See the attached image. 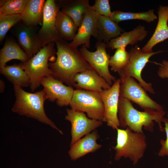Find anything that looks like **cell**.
<instances>
[{"label": "cell", "mask_w": 168, "mask_h": 168, "mask_svg": "<svg viewBox=\"0 0 168 168\" xmlns=\"http://www.w3.org/2000/svg\"><path fill=\"white\" fill-rule=\"evenodd\" d=\"M120 83V78L117 79L110 89L100 93L104 107L103 122L113 129L120 127L118 114Z\"/></svg>", "instance_id": "12"}, {"label": "cell", "mask_w": 168, "mask_h": 168, "mask_svg": "<svg viewBox=\"0 0 168 168\" xmlns=\"http://www.w3.org/2000/svg\"><path fill=\"white\" fill-rule=\"evenodd\" d=\"M163 51L145 52L140 47L136 45L132 48L128 52L129 58L127 65L118 72L120 78L131 77L136 79L139 84L147 91L152 94L155 92L151 83H147L142 78L141 74L142 70L150 58L156 54Z\"/></svg>", "instance_id": "7"}, {"label": "cell", "mask_w": 168, "mask_h": 168, "mask_svg": "<svg viewBox=\"0 0 168 168\" xmlns=\"http://www.w3.org/2000/svg\"><path fill=\"white\" fill-rule=\"evenodd\" d=\"M14 35L18 44L27 54L29 59L41 49L39 43L35 27L27 26L22 23L16 26Z\"/></svg>", "instance_id": "14"}, {"label": "cell", "mask_w": 168, "mask_h": 168, "mask_svg": "<svg viewBox=\"0 0 168 168\" xmlns=\"http://www.w3.org/2000/svg\"><path fill=\"white\" fill-rule=\"evenodd\" d=\"M108 17L117 23L121 21L130 20H142L149 23L158 19L154 13V10L151 9L147 12H141L115 11L112 12L111 15Z\"/></svg>", "instance_id": "26"}, {"label": "cell", "mask_w": 168, "mask_h": 168, "mask_svg": "<svg viewBox=\"0 0 168 168\" xmlns=\"http://www.w3.org/2000/svg\"><path fill=\"white\" fill-rule=\"evenodd\" d=\"M66 110L67 114L65 119L71 124L70 146L103 124L102 121L91 119L84 112L71 109Z\"/></svg>", "instance_id": "11"}, {"label": "cell", "mask_w": 168, "mask_h": 168, "mask_svg": "<svg viewBox=\"0 0 168 168\" xmlns=\"http://www.w3.org/2000/svg\"><path fill=\"white\" fill-rule=\"evenodd\" d=\"M58 2L59 4H57L61 8V11L73 20L78 30L84 15L91 8L89 0H60Z\"/></svg>", "instance_id": "21"}, {"label": "cell", "mask_w": 168, "mask_h": 168, "mask_svg": "<svg viewBox=\"0 0 168 168\" xmlns=\"http://www.w3.org/2000/svg\"><path fill=\"white\" fill-rule=\"evenodd\" d=\"M5 86L4 82L1 79L0 80V92L3 93L4 90Z\"/></svg>", "instance_id": "33"}, {"label": "cell", "mask_w": 168, "mask_h": 168, "mask_svg": "<svg viewBox=\"0 0 168 168\" xmlns=\"http://www.w3.org/2000/svg\"><path fill=\"white\" fill-rule=\"evenodd\" d=\"M119 97L138 105L144 110H163V107L153 100L146 91L131 77L120 78Z\"/></svg>", "instance_id": "8"}, {"label": "cell", "mask_w": 168, "mask_h": 168, "mask_svg": "<svg viewBox=\"0 0 168 168\" xmlns=\"http://www.w3.org/2000/svg\"><path fill=\"white\" fill-rule=\"evenodd\" d=\"M60 7L54 0H47L44 5L42 26L37 33L38 40L42 48L49 43L62 38L55 27L57 13Z\"/></svg>", "instance_id": "10"}, {"label": "cell", "mask_w": 168, "mask_h": 168, "mask_svg": "<svg viewBox=\"0 0 168 168\" xmlns=\"http://www.w3.org/2000/svg\"><path fill=\"white\" fill-rule=\"evenodd\" d=\"M99 137L97 130H95L70 146L68 154L71 160L75 161L101 148L102 145L97 142Z\"/></svg>", "instance_id": "17"}, {"label": "cell", "mask_w": 168, "mask_h": 168, "mask_svg": "<svg viewBox=\"0 0 168 168\" xmlns=\"http://www.w3.org/2000/svg\"><path fill=\"white\" fill-rule=\"evenodd\" d=\"M118 114L120 127H128L133 131L143 133L142 128L151 132L154 131V121L157 122L161 132L164 131L161 122L166 112L151 110L140 111L136 109L131 102L119 97Z\"/></svg>", "instance_id": "2"}, {"label": "cell", "mask_w": 168, "mask_h": 168, "mask_svg": "<svg viewBox=\"0 0 168 168\" xmlns=\"http://www.w3.org/2000/svg\"><path fill=\"white\" fill-rule=\"evenodd\" d=\"M55 44L54 42L49 43L27 61L20 64L30 78V88L32 91L40 86L42 78L52 75L49 61L52 59L54 61L56 59Z\"/></svg>", "instance_id": "5"}, {"label": "cell", "mask_w": 168, "mask_h": 168, "mask_svg": "<svg viewBox=\"0 0 168 168\" xmlns=\"http://www.w3.org/2000/svg\"><path fill=\"white\" fill-rule=\"evenodd\" d=\"M129 58V53L125 49H116L114 54L110 57L109 65L112 71L118 72L127 65Z\"/></svg>", "instance_id": "28"}, {"label": "cell", "mask_w": 168, "mask_h": 168, "mask_svg": "<svg viewBox=\"0 0 168 168\" xmlns=\"http://www.w3.org/2000/svg\"><path fill=\"white\" fill-rule=\"evenodd\" d=\"M29 58L18 43L12 39L6 40L0 50V68L5 66L11 60L17 59L21 63L27 61Z\"/></svg>", "instance_id": "23"}, {"label": "cell", "mask_w": 168, "mask_h": 168, "mask_svg": "<svg viewBox=\"0 0 168 168\" xmlns=\"http://www.w3.org/2000/svg\"><path fill=\"white\" fill-rule=\"evenodd\" d=\"M91 7L99 16L109 17L112 12L108 0H96Z\"/></svg>", "instance_id": "30"}, {"label": "cell", "mask_w": 168, "mask_h": 168, "mask_svg": "<svg viewBox=\"0 0 168 168\" xmlns=\"http://www.w3.org/2000/svg\"><path fill=\"white\" fill-rule=\"evenodd\" d=\"M28 0H3L0 1V16L21 14Z\"/></svg>", "instance_id": "27"}, {"label": "cell", "mask_w": 168, "mask_h": 168, "mask_svg": "<svg viewBox=\"0 0 168 168\" xmlns=\"http://www.w3.org/2000/svg\"><path fill=\"white\" fill-rule=\"evenodd\" d=\"M148 33L145 27L140 25L131 31H124L119 36L111 39L107 44V47L112 49H125L128 44L133 46L143 40Z\"/></svg>", "instance_id": "20"}, {"label": "cell", "mask_w": 168, "mask_h": 168, "mask_svg": "<svg viewBox=\"0 0 168 168\" xmlns=\"http://www.w3.org/2000/svg\"><path fill=\"white\" fill-rule=\"evenodd\" d=\"M157 75L161 78L168 79V61L164 60L160 64Z\"/></svg>", "instance_id": "32"}, {"label": "cell", "mask_w": 168, "mask_h": 168, "mask_svg": "<svg viewBox=\"0 0 168 168\" xmlns=\"http://www.w3.org/2000/svg\"><path fill=\"white\" fill-rule=\"evenodd\" d=\"M13 86L16 100L12 108V112L36 119L49 126L63 134L62 131L57 127L45 113L44 104L47 98L44 89L31 93L24 91L19 86Z\"/></svg>", "instance_id": "3"}, {"label": "cell", "mask_w": 168, "mask_h": 168, "mask_svg": "<svg viewBox=\"0 0 168 168\" xmlns=\"http://www.w3.org/2000/svg\"><path fill=\"white\" fill-rule=\"evenodd\" d=\"M162 122H163L165 124L164 129L166 133V138L165 140L162 139L161 140V147L158 155L159 156L163 157L166 156H168V118H163Z\"/></svg>", "instance_id": "31"}, {"label": "cell", "mask_w": 168, "mask_h": 168, "mask_svg": "<svg viewBox=\"0 0 168 168\" xmlns=\"http://www.w3.org/2000/svg\"><path fill=\"white\" fill-rule=\"evenodd\" d=\"M22 21L21 14L0 16V42H2L8 31Z\"/></svg>", "instance_id": "29"}, {"label": "cell", "mask_w": 168, "mask_h": 168, "mask_svg": "<svg viewBox=\"0 0 168 168\" xmlns=\"http://www.w3.org/2000/svg\"><path fill=\"white\" fill-rule=\"evenodd\" d=\"M55 27L60 36L66 41H72L78 30L73 20L60 10L56 16Z\"/></svg>", "instance_id": "25"}, {"label": "cell", "mask_w": 168, "mask_h": 168, "mask_svg": "<svg viewBox=\"0 0 168 168\" xmlns=\"http://www.w3.org/2000/svg\"><path fill=\"white\" fill-rule=\"evenodd\" d=\"M116 145L113 147L115 151L114 159L129 158L133 165L142 158L146 150V138L143 133L134 132L128 127L117 129Z\"/></svg>", "instance_id": "4"}, {"label": "cell", "mask_w": 168, "mask_h": 168, "mask_svg": "<svg viewBox=\"0 0 168 168\" xmlns=\"http://www.w3.org/2000/svg\"><path fill=\"white\" fill-rule=\"evenodd\" d=\"M40 83L44 87L47 99L50 101H56L60 107L69 105L74 91L72 86L65 85L52 75L42 78Z\"/></svg>", "instance_id": "13"}, {"label": "cell", "mask_w": 168, "mask_h": 168, "mask_svg": "<svg viewBox=\"0 0 168 168\" xmlns=\"http://www.w3.org/2000/svg\"><path fill=\"white\" fill-rule=\"evenodd\" d=\"M157 13V26L152 36L141 49L144 52H152V49L155 45L168 39V6H160Z\"/></svg>", "instance_id": "18"}, {"label": "cell", "mask_w": 168, "mask_h": 168, "mask_svg": "<svg viewBox=\"0 0 168 168\" xmlns=\"http://www.w3.org/2000/svg\"><path fill=\"white\" fill-rule=\"evenodd\" d=\"M44 0H28L21 14L22 23L30 27H35L42 24Z\"/></svg>", "instance_id": "22"}, {"label": "cell", "mask_w": 168, "mask_h": 168, "mask_svg": "<svg viewBox=\"0 0 168 168\" xmlns=\"http://www.w3.org/2000/svg\"><path fill=\"white\" fill-rule=\"evenodd\" d=\"M57 52L55 61L49 63L53 77L68 86H73V79L77 74L92 68L84 59L77 48L70 46L61 38L55 42Z\"/></svg>", "instance_id": "1"}, {"label": "cell", "mask_w": 168, "mask_h": 168, "mask_svg": "<svg viewBox=\"0 0 168 168\" xmlns=\"http://www.w3.org/2000/svg\"><path fill=\"white\" fill-rule=\"evenodd\" d=\"M95 47L96 51L92 52L88 50L85 46L82 45L79 51L84 59L91 68L111 86L113 82H114L116 79L109 70L110 57L106 52L107 44L97 41Z\"/></svg>", "instance_id": "9"}, {"label": "cell", "mask_w": 168, "mask_h": 168, "mask_svg": "<svg viewBox=\"0 0 168 168\" xmlns=\"http://www.w3.org/2000/svg\"><path fill=\"white\" fill-rule=\"evenodd\" d=\"M69 105L74 110L86 113L91 119L103 122L104 107L99 92L75 90Z\"/></svg>", "instance_id": "6"}, {"label": "cell", "mask_w": 168, "mask_h": 168, "mask_svg": "<svg viewBox=\"0 0 168 168\" xmlns=\"http://www.w3.org/2000/svg\"><path fill=\"white\" fill-rule=\"evenodd\" d=\"M73 86L77 89L98 92L110 89V86L92 68L76 74Z\"/></svg>", "instance_id": "16"}, {"label": "cell", "mask_w": 168, "mask_h": 168, "mask_svg": "<svg viewBox=\"0 0 168 168\" xmlns=\"http://www.w3.org/2000/svg\"><path fill=\"white\" fill-rule=\"evenodd\" d=\"M98 16L91 6L84 15L74 38L69 43L70 46L77 48L82 44L87 48L90 47L91 37V35L93 36L95 33Z\"/></svg>", "instance_id": "15"}, {"label": "cell", "mask_w": 168, "mask_h": 168, "mask_svg": "<svg viewBox=\"0 0 168 168\" xmlns=\"http://www.w3.org/2000/svg\"><path fill=\"white\" fill-rule=\"evenodd\" d=\"M0 72L13 85L22 87L30 86V78L20 64L6 65L0 68Z\"/></svg>", "instance_id": "24"}, {"label": "cell", "mask_w": 168, "mask_h": 168, "mask_svg": "<svg viewBox=\"0 0 168 168\" xmlns=\"http://www.w3.org/2000/svg\"><path fill=\"white\" fill-rule=\"evenodd\" d=\"M118 24L108 17L99 15L93 36L97 41L107 44L111 39L119 36L124 31Z\"/></svg>", "instance_id": "19"}]
</instances>
